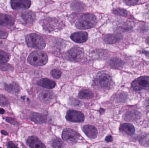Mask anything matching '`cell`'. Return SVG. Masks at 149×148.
<instances>
[{"mask_svg":"<svg viewBox=\"0 0 149 148\" xmlns=\"http://www.w3.org/2000/svg\"><path fill=\"white\" fill-rule=\"evenodd\" d=\"M95 87L100 89H109L113 83L112 78L109 74L106 72L98 73L93 81Z\"/></svg>","mask_w":149,"mask_h":148,"instance_id":"cell-1","label":"cell"},{"mask_svg":"<svg viewBox=\"0 0 149 148\" xmlns=\"http://www.w3.org/2000/svg\"><path fill=\"white\" fill-rule=\"evenodd\" d=\"M27 61L31 65L38 67L45 65L48 62V57L43 51L36 50L31 53Z\"/></svg>","mask_w":149,"mask_h":148,"instance_id":"cell-2","label":"cell"},{"mask_svg":"<svg viewBox=\"0 0 149 148\" xmlns=\"http://www.w3.org/2000/svg\"><path fill=\"white\" fill-rule=\"evenodd\" d=\"M97 22L96 17L92 14L82 15L75 23V26L79 29H88L95 26Z\"/></svg>","mask_w":149,"mask_h":148,"instance_id":"cell-3","label":"cell"},{"mask_svg":"<svg viewBox=\"0 0 149 148\" xmlns=\"http://www.w3.org/2000/svg\"><path fill=\"white\" fill-rule=\"evenodd\" d=\"M26 42L28 47L37 49L42 50L45 47V42L42 37L36 34L27 35Z\"/></svg>","mask_w":149,"mask_h":148,"instance_id":"cell-4","label":"cell"},{"mask_svg":"<svg viewBox=\"0 0 149 148\" xmlns=\"http://www.w3.org/2000/svg\"><path fill=\"white\" fill-rule=\"evenodd\" d=\"M43 28L46 31H53L60 29L63 26V24L57 18L49 17L43 20Z\"/></svg>","mask_w":149,"mask_h":148,"instance_id":"cell-5","label":"cell"},{"mask_svg":"<svg viewBox=\"0 0 149 148\" xmlns=\"http://www.w3.org/2000/svg\"><path fill=\"white\" fill-rule=\"evenodd\" d=\"M84 55L83 49L80 47H75L67 52L66 57L68 60L72 61L79 62L82 60Z\"/></svg>","mask_w":149,"mask_h":148,"instance_id":"cell-6","label":"cell"},{"mask_svg":"<svg viewBox=\"0 0 149 148\" xmlns=\"http://www.w3.org/2000/svg\"><path fill=\"white\" fill-rule=\"evenodd\" d=\"M132 87L136 90L149 88V76H143L137 78L132 82Z\"/></svg>","mask_w":149,"mask_h":148,"instance_id":"cell-7","label":"cell"},{"mask_svg":"<svg viewBox=\"0 0 149 148\" xmlns=\"http://www.w3.org/2000/svg\"><path fill=\"white\" fill-rule=\"evenodd\" d=\"M80 136L79 133L70 129H64L62 134V138L63 140L69 142H75L77 141Z\"/></svg>","mask_w":149,"mask_h":148,"instance_id":"cell-8","label":"cell"},{"mask_svg":"<svg viewBox=\"0 0 149 148\" xmlns=\"http://www.w3.org/2000/svg\"><path fill=\"white\" fill-rule=\"evenodd\" d=\"M66 119L69 121L73 123L82 122L85 120V116L81 112L74 110H70L67 112Z\"/></svg>","mask_w":149,"mask_h":148,"instance_id":"cell-9","label":"cell"},{"mask_svg":"<svg viewBox=\"0 0 149 148\" xmlns=\"http://www.w3.org/2000/svg\"><path fill=\"white\" fill-rule=\"evenodd\" d=\"M11 8L14 10L28 9L31 5L30 0H11Z\"/></svg>","mask_w":149,"mask_h":148,"instance_id":"cell-10","label":"cell"},{"mask_svg":"<svg viewBox=\"0 0 149 148\" xmlns=\"http://www.w3.org/2000/svg\"><path fill=\"white\" fill-rule=\"evenodd\" d=\"M70 37L71 39L75 42L79 43H83L86 41L88 39V35L86 32L79 31L73 33Z\"/></svg>","mask_w":149,"mask_h":148,"instance_id":"cell-11","label":"cell"},{"mask_svg":"<svg viewBox=\"0 0 149 148\" xmlns=\"http://www.w3.org/2000/svg\"><path fill=\"white\" fill-rule=\"evenodd\" d=\"M21 17L26 24H32L36 20V15L32 11L26 10L23 11L21 14Z\"/></svg>","mask_w":149,"mask_h":148,"instance_id":"cell-12","label":"cell"},{"mask_svg":"<svg viewBox=\"0 0 149 148\" xmlns=\"http://www.w3.org/2000/svg\"><path fill=\"white\" fill-rule=\"evenodd\" d=\"M54 94L52 91L44 90L38 95V98L42 102L45 103H50L54 99Z\"/></svg>","mask_w":149,"mask_h":148,"instance_id":"cell-13","label":"cell"},{"mask_svg":"<svg viewBox=\"0 0 149 148\" xmlns=\"http://www.w3.org/2000/svg\"><path fill=\"white\" fill-rule=\"evenodd\" d=\"M14 17L11 15L6 14H0V26H11L14 24Z\"/></svg>","mask_w":149,"mask_h":148,"instance_id":"cell-14","label":"cell"},{"mask_svg":"<svg viewBox=\"0 0 149 148\" xmlns=\"http://www.w3.org/2000/svg\"><path fill=\"white\" fill-rule=\"evenodd\" d=\"M27 142L29 147L32 148H45L44 144L36 136H31L27 139Z\"/></svg>","mask_w":149,"mask_h":148,"instance_id":"cell-15","label":"cell"},{"mask_svg":"<svg viewBox=\"0 0 149 148\" xmlns=\"http://www.w3.org/2000/svg\"><path fill=\"white\" fill-rule=\"evenodd\" d=\"M82 130L85 134L91 139H95L98 135L96 128L92 125H85L82 128Z\"/></svg>","mask_w":149,"mask_h":148,"instance_id":"cell-16","label":"cell"},{"mask_svg":"<svg viewBox=\"0 0 149 148\" xmlns=\"http://www.w3.org/2000/svg\"><path fill=\"white\" fill-rule=\"evenodd\" d=\"M30 119L33 122L38 124H42L47 122V116L39 113H33L30 115Z\"/></svg>","mask_w":149,"mask_h":148,"instance_id":"cell-17","label":"cell"},{"mask_svg":"<svg viewBox=\"0 0 149 148\" xmlns=\"http://www.w3.org/2000/svg\"><path fill=\"white\" fill-rule=\"evenodd\" d=\"M122 38V36L120 34H110L107 35L104 37V41L108 44L116 43Z\"/></svg>","mask_w":149,"mask_h":148,"instance_id":"cell-18","label":"cell"},{"mask_svg":"<svg viewBox=\"0 0 149 148\" xmlns=\"http://www.w3.org/2000/svg\"><path fill=\"white\" fill-rule=\"evenodd\" d=\"M38 86L47 89L54 88L56 86V83L54 81L48 78H44L38 81L37 83Z\"/></svg>","mask_w":149,"mask_h":148,"instance_id":"cell-19","label":"cell"},{"mask_svg":"<svg viewBox=\"0 0 149 148\" xmlns=\"http://www.w3.org/2000/svg\"><path fill=\"white\" fill-rule=\"evenodd\" d=\"M120 129L121 132L129 135L134 134L135 131L134 127L130 123H124L122 124L120 127Z\"/></svg>","mask_w":149,"mask_h":148,"instance_id":"cell-20","label":"cell"},{"mask_svg":"<svg viewBox=\"0 0 149 148\" xmlns=\"http://www.w3.org/2000/svg\"><path fill=\"white\" fill-rule=\"evenodd\" d=\"M5 89L6 91L14 94H17L20 91V87L18 83L16 82H13L11 84L5 85Z\"/></svg>","mask_w":149,"mask_h":148,"instance_id":"cell-21","label":"cell"},{"mask_svg":"<svg viewBox=\"0 0 149 148\" xmlns=\"http://www.w3.org/2000/svg\"><path fill=\"white\" fill-rule=\"evenodd\" d=\"M93 96V92L91 90L87 89H82L79 92L78 96L79 98L81 99H91Z\"/></svg>","mask_w":149,"mask_h":148,"instance_id":"cell-22","label":"cell"},{"mask_svg":"<svg viewBox=\"0 0 149 148\" xmlns=\"http://www.w3.org/2000/svg\"><path fill=\"white\" fill-rule=\"evenodd\" d=\"M140 113L136 111H132L127 113L125 119L127 121H134L140 117Z\"/></svg>","mask_w":149,"mask_h":148,"instance_id":"cell-23","label":"cell"},{"mask_svg":"<svg viewBox=\"0 0 149 148\" xmlns=\"http://www.w3.org/2000/svg\"><path fill=\"white\" fill-rule=\"evenodd\" d=\"M110 65L112 67L119 68L123 67V62L120 58L115 57L110 60Z\"/></svg>","mask_w":149,"mask_h":148,"instance_id":"cell-24","label":"cell"},{"mask_svg":"<svg viewBox=\"0 0 149 148\" xmlns=\"http://www.w3.org/2000/svg\"><path fill=\"white\" fill-rule=\"evenodd\" d=\"M72 8L75 11H82L85 9V6L81 2L79 1H74L72 3Z\"/></svg>","mask_w":149,"mask_h":148,"instance_id":"cell-25","label":"cell"},{"mask_svg":"<svg viewBox=\"0 0 149 148\" xmlns=\"http://www.w3.org/2000/svg\"><path fill=\"white\" fill-rule=\"evenodd\" d=\"M8 54L4 51L0 50V63H6L9 60Z\"/></svg>","mask_w":149,"mask_h":148,"instance_id":"cell-26","label":"cell"},{"mask_svg":"<svg viewBox=\"0 0 149 148\" xmlns=\"http://www.w3.org/2000/svg\"><path fill=\"white\" fill-rule=\"evenodd\" d=\"M113 13L115 14L120 16L127 17V10L124 9L120 8H117L114 9L113 10Z\"/></svg>","mask_w":149,"mask_h":148,"instance_id":"cell-27","label":"cell"},{"mask_svg":"<svg viewBox=\"0 0 149 148\" xmlns=\"http://www.w3.org/2000/svg\"><path fill=\"white\" fill-rule=\"evenodd\" d=\"M63 145V142L59 138H56L52 142V147L54 148H61Z\"/></svg>","mask_w":149,"mask_h":148,"instance_id":"cell-28","label":"cell"},{"mask_svg":"<svg viewBox=\"0 0 149 148\" xmlns=\"http://www.w3.org/2000/svg\"><path fill=\"white\" fill-rule=\"evenodd\" d=\"M0 69L2 71H9L13 70V67L10 64L2 63L0 64Z\"/></svg>","mask_w":149,"mask_h":148,"instance_id":"cell-29","label":"cell"},{"mask_svg":"<svg viewBox=\"0 0 149 148\" xmlns=\"http://www.w3.org/2000/svg\"><path fill=\"white\" fill-rule=\"evenodd\" d=\"M51 75L52 76L53 78L58 79L61 77L62 72L59 70L54 69L51 71Z\"/></svg>","mask_w":149,"mask_h":148,"instance_id":"cell-30","label":"cell"},{"mask_svg":"<svg viewBox=\"0 0 149 148\" xmlns=\"http://www.w3.org/2000/svg\"><path fill=\"white\" fill-rule=\"evenodd\" d=\"M9 103V102L6 97L3 95L0 94V105L3 107H6Z\"/></svg>","mask_w":149,"mask_h":148,"instance_id":"cell-31","label":"cell"},{"mask_svg":"<svg viewBox=\"0 0 149 148\" xmlns=\"http://www.w3.org/2000/svg\"><path fill=\"white\" fill-rule=\"evenodd\" d=\"M6 121L7 122L10 123V124L14 125V126H19V123L14 118H11V117H7L6 119Z\"/></svg>","mask_w":149,"mask_h":148,"instance_id":"cell-32","label":"cell"},{"mask_svg":"<svg viewBox=\"0 0 149 148\" xmlns=\"http://www.w3.org/2000/svg\"><path fill=\"white\" fill-rule=\"evenodd\" d=\"M126 4L130 6L135 5L139 2V0H124Z\"/></svg>","mask_w":149,"mask_h":148,"instance_id":"cell-33","label":"cell"},{"mask_svg":"<svg viewBox=\"0 0 149 148\" xmlns=\"http://www.w3.org/2000/svg\"><path fill=\"white\" fill-rule=\"evenodd\" d=\"M8 33L6 31L0 30V38L1 39H6L8 37Z\"/></svg>","mask_w":149,"mask_h":148,"instance_id":"cell-34","label":"cell"},{"mask_svg":"<svg viewBox=\"0 0 149 148\" xmlns=\"http://www.w3.org/2000/svg\"><path fill=\"white\" fill-rule=\"evenodd\" d=\"M113 137L110 135L106 137V139H105V140H106L107 142H111L113 141Z\"/></svg>","mask_w":149,"mask_h":148,"instance_id":"cell-35","label":"cell"},{"mask_svg":"<svg viewBox=\"0 0 149 148\" xmlns=\"http://www.w3.org/2000/svg\"><path fill=\"white\" fill-rule=\"evenodd\" d=\"M8 148H17V147L15 145L13 142H9L8 144Z\"/></svg>","mask_w":149,"mask_h":148,"instance_id":"cell-36","label":"cell"},{"mask_svg":"<svg viewBox=\"0 0 149 148\" xmlns=\"http://www.w3.org/2000/svg\"><path fill=\"white\" fill-rule=\"evenodd\" d=\"M5 113V110L3 109L0 108V114H3Z\"/></svg>","mask_w":149,"mask_h":148,"instance_id":"cell-37","label":"cell"},{"mask_svg":"<svg viewBox=\"0 0 149 148\" xmlns=\"http://www.w3.org/2000/svg\"><path fill=\"white\" fill-rule=\"evenodd\" d=\"M146 106L147 107L149 108V98L147 99V101H146Z\"/></svg>","mask_w":149,"mask_h":148,"instance_id":"cell-38","label":"cell"},{"mask_svg":"<svg viewBox=\"0 0 149 148\" xmlns=\"http://www.w3.org/2000/svg\"><path fill=\"white\" fill-rule=\"evenodd\" d=\"M1 133V134H2L3 135H8V133L6 132L5 130H2Z\"/></svg>","mask_w":149,"mask_h":148,"instance_id":"cell-39","label":"cell"},{"mask_svg":"<svg viewBox=\"0 0 149 148\" xmlns=\"http://www.w3.org/2000/svg\"><path fill=\"white\" fill-rule=\"evenodd\" d=\"M146 42L148 45H149V36L148 37H147L146 39Z\"/></svg>","mask_w":149,"mask_h":148,"instance_id":"cell-40","label":"cell"}]
</instances>
